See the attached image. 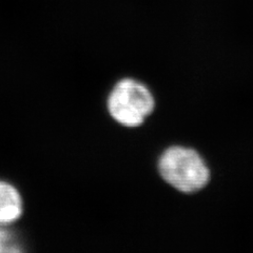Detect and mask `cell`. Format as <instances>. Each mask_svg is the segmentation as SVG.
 <instances>
[{"label": "cell", "mask_w": 253, "mask_h": 253, "mask_svg": "<svg viewBox=\"0 0 253 253\" xmlns=\"http://www.w3.org/2000/svg\"><path fill=\"white\" fill-rule=\"evenodd\" d=\"M162 178L183 193L203 189L210 179V171L204 158L195 150L172 146L162 153L157 164Z\"/></svg>", "instance_id": "6da1fadb"}, {"label": "cell", "mask_w": 253, "mask_h": 253, "mask_svg": "<svg viewBox=\"0 0 253 253\" xmlns=\"http://www.w3.org/2000/svg\"><path fill=\"white\" fill-rule=\"evenodd\" d=\"M22 211V200L17 189L0 181V225H7L17 220Z\"/></svg>", "instance_id": "3957f363"}, {"label": "cell", "mask_w": 253, "mask_h": 253, "mask_svg": "<svg viewBox=\"0 0 253 253\" xmlns=\"http://www.w3.org/2000/svg\"><path fill=\"white\" fill-rule=\"evenodd\" d=\"M154 97L147 86L133 78H123L109 94L108 111L115 122L135 128L154 110Z\"/></svg>", "instance_id": "7a4b0ae2"}, {"label": "cell", "mask_w": 253, "mask_h": 253, "mask_svg": "<svg viewBox=\"0 0 253 253\" xmlns=\"http://www.w3.org/2000/svg\"><path fill=\"white\" fill-rule=\"evenodd\" d=\"M20 243L11 231L0 228V252H20Z\"/></svg>", "instance_id": "277c9868"}]
</instances>
